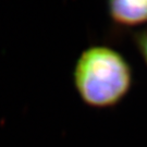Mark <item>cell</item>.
<instances>
[{
	"mask_svg": "<svg viewBox=\"0 0 147 147\" xmlns=\"http://www.w3.org/2000/svg\"><path fill=\"white\" fill-rule=\"evenodd\" d=\"M72 81L84 105L111 109L130 94L134 78L131 64L122 53L107 45H92L75 60Z\"/></svg>",
	"mask_w": 147,
	"mask_h": 147,
	"instance_id": "1",
	"label": "cell"
},
{
	"mask_svg": "<svg viewBox=\"0 0 147 147\" xmlns=\"http://www.w3.org/2000/svg\"><path fill=\"white\" fill-rule=\"evenodd\" d=\"M108 16L113 25L133 28L147 24V0H106Z\"/></svg>",
	"mask_w": 147,
	"mask_h": 147,
	"instance_id": "2",
	"label": "cell"
},
{
	"mask_svg": "<svg viewBox=\"0 0 147 147\" xmlns=\"http://www.w3.org/2000/svg\"><path fill=\"white\" fill-rule=\"evenodd\" d=\"M132 40L136 48L137 53L147 67V27L131 33Z\"/></svg>",
	"mask_w": 147,
	"mask_h": 147,
	"instance_id": "3",
	"label": "cell"
}]
</instances>
